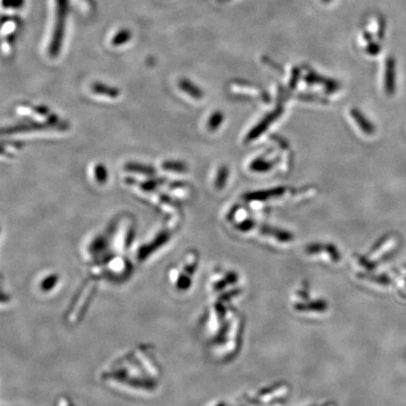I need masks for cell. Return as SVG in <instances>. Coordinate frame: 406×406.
Listing matches in <instances>:
<instances>
[{
	"label": "cell",
	"mask_w": 406,
	"mask_h": 406,
	"mask_svg": "<svg viewBox=\"0 0 406 406\" xmlns=\"http://www.w3.org/2000/svg\"><path fill=\"white\" fill-rule=\"evenodd\" d=\"M56 127L49 121H46L45 123L41 122H30V123H23V124H17L11 127L3 129L2 134H8L11 135L14 133H22V132H32V131H40V130H46L49 128Z\"/></svg>",
	"instance_id": "3"
},
{
	"label": "cell",
	"mask_w": 406,
	"mask_h": 406,
	"mask_svg": "<svg viewBox=\"0 0 406 406\" xmlns=\"http://www.w3.org/2000/svg\"><path fill=\"white\" fill-rule=\"evenodd\" d=\"M123 168L125 171L135 173V174H140V175L152 177L156 174L155 167H152L151 165L140 163V162H135V161L127 162L124 164Z\"/></svg>",
	"instance_id": "4"
},
{
	"label": "cell",
	"mask_w": 406,
	"mask_h": 406,
	"mask_svg": "<svg viewBox=\"0 0 406 406\" xmlns=\"http://www.w3.org/2000/svg\"><path fill=\"white\" fill-rule=\"evenodd\" d=\"M165 179L163 178H151L147 181H144L139 183V187L141 190L145 192H153L156 190L160 185L165 183Z\"/></svg>",
	"instance_id": "14"
},
{
	"label": "cell",
	"mask_w": 406,
	"mask_h": 406,
	"mask_svg": "<svg viewBox=\"0 0 406 406\" xmlns=\"http://www.w3.org/2000/svg\"><path fill=\"white\" fill-rule=\"evenodd\" d=\"M91 90H92L93 93H95L97 95L109 97L110 99H117L121 93L120 88L113 87V86H109V85H106V84H103L101 82H95L91 86Z\"/></svg>",
	"instance_id": "6"
},
{
	"label": "cell",
	"mask_w": 406,
	"mask_h": 406,
	"mask_svg": "<svg viewBox=\"0 0 406 406\" xmlns=\"http://www.w3.org/2000/svg\"><path fill=\"white\" fill-rule=\"evenodd\" d=\"M34 111L36 112L37 114H39V115H41V116H46V117H49L50 115H52V114H50V110H49V108H48L47 106H45V105H38V106H35L34 107Z\"/></svg>",
	"instance_id": "17"
},
{
	"label": "cell",
	"mask_w": 406,
	"mask_h": 406,
	"mask_svg": "<svg viewBox=\"0 0 406 406\" xmlns=\"http://www.w3.org/2000/svg\"><path fill=\"white\" fill-rule=\"evenodd\" d=\"M284 192H285V189L283 187H278V188L263 190V191L251 192V193L247 194L246 199H249V200H263V199H270L273 197H279Z\"/></svg>",
	"instance_id": "9"
},
{
	"label": "cell",
	"mask_w": 406,
	"mask_h": 406,
	"mask_svg": "<svg viewBox=\"0 0 406 406\" xmlns=\"http://www.w3.org/2000/svg\"><path fill=\"white\" fill-rule=\"evenodd\" d=\"M279 115H280V110H276V111L272 112L268 116H266L264 118V120H262L254 129H252L250 131V133L247 135V140H253L257 138L267 129L268 125L272 123L273 120H275Z\"/></svg>",
	"instance_id": "5"
},
{
	"label": "cell",
	"mask_w": 406,
	"mask_h": 406,
	"mask_svg": "<svg viewBox=\"0 0 406 406\" xmlns=\"http://www.w3.org/2000/svg\"><path fill=\"white\" fill-rule=\"evenodd\" d=\"M178 85H179V88L182 91H183L184 93H186L187 95L190 96L195 100H201L203 98V96H204V92L202 91V89L199 88V86H197L196 84H194L190 80H180Z\"/></svg>",
	"instance_id": "7"
},
{
	"label": "cell",
	"mask_w": 406,
	"mask_h": 406,
	"mask_svg": "<svg viewBox=\"0 0 406 406\" xmlns=\"http://www.w3.org/2000/svg\"><path fill=\"white\" fill-rule=\"evenodd\" d=\"M351 116L353 117V119H355L358 125L365 134L371 135L375 132V127L372 124V122H370L369 120H367L366 117L357 108L351 109Z\"/></svg>",
	"instance_id": "8"
},
{
	"label": "cell",
	"mask_w": 406,
	"mask_h": 406,
	"mask_svg": "<svg viewBox=\"0 0 406 406\" xmlns=\"http://www.w3.org/2000/svg\"><path fill=\"white\" fill-rule=\"evenodd\" d=\"M171 237V234L167 231H160L159 233L151 240V242L146 243L138 248L136 257L139 262L146 261L151 254H153L160 247L165 246Z\"/></svg>",
	"instance_id": "1"
},
{
	"label": "cell",
	"mask_w": 406,
	"mask_h": 406,
	"mask_svg": "<svg viewBox=\"0 0 406 406\" xmlns=\"http://www.w3.org/2000/svg\"><path fill=\"white\" fill-rule=\"evenodd\" d=\"M36 290L42 295H52L60 285V279L56 273H51L36 280Z\"/></svg>",
	"instance_id": "2"
},
{
	"label": "cell",
	"mask_w": 406,
	"mask_h": 406,
	"mask_svg": "<svg viewBox=\"0 0 406 406\" xmlns=\"http://www.w3.org/2000/svg\"><path fill=\"white\" fill-rule=\"evenodd\" d=\"M58 399V406H74L69 397H60Z\"/></svg>",
	"instance_id": "18"
},
{
	"label": "cell",
	"mask_w": 406,
	"mask_h": 406,
	"mask_svg": "<svg viewBox=\"0 0 406 406\" xmlns=\"http://www.w3.org/2000/svg\"><path fill=\"white\" fill-rule=\"evenodd\" d=\"M230 175V170L227 166H222L218 169L217 175L215 177V186L217 190H222L227 184Z\"/></svg>",
	"instance_id": "11"
},
{
	"label": "cell",
	"mask_w": 406,
	"mask_h": 406,
	"mask_svg": "<svg viewBox=\"0 0 406 406\" xmlns=\"http://www.w3.org/2000/svg\"><path fill=\"white\" fill-rule=\"evenodd\" d=\"M94 177H95L96 182L99 184H104L107 183L109 173L106 166H104L103 163H98L94 167Z\"/></svg>",
	"instance_id": "12"
},
{
	"label": "cell",
	"mask_w": 406,
	"mask_h": 406,
	"mask_svg": "<svg viewBox=\"0 0 406 406\" xmlns=\"http://www.w3.org/2000/svg\"><path fill=\"white\" fill-rule=\"evenodd\" d=\"M135 237V229L132 227V228H130V229L128 230L127 233H126V236H125V239H124V247H125V249H129V247L132 246V244H133V242H134Z\"/></svg>",
	"instance_id": "16"
},
{
	"label": "cell",
	"mask_w": 406,
	"mask_h": 406,
	"mask_svg": "<svg viewBox=\"0 0 406 406\" xmlns=\"http://www.w3.org/2000/svg\"><path fill=\"white\" fill-rule=\"evenodd\" d=\"M272 167V165L270 163L266 162L265 160L263 159H256L251 163L250 165V168L253 171H257V172H265L268 171Z\"/></svg>",
	"instance_id": "15"
},
{
	"label": "cell",
	"mask_w": 406,
	"mask_h": 406,
	"mask_svg": "<svg viewBox=\"0 0 406 406\" xmlns=\"http://www.w3.org/2000/svg\"><path fill=\"white\" fill-rule=\"evenodd\" d=\"M162 168L170 172L184 173L188 170V166L181 160H166L162 163Z\"/></svg>",
	"instance_id": "10"
},
{
	"label": "cell",
	"mask_w": 406,
	"mask_h": 406,
	"mask_svg": "<svg viewBox=\"0 0 406 406\" xmlns=\"http://www.w3.org/2000/svg\"><path fill=\"white\" fill-rule=\"evenodd\" d=\"M224 121V114L221 111H215L209 118L207 128L211 132H215L221 126Z\"/></svg>",
	"instance_id": "13"
}]
</instances>
